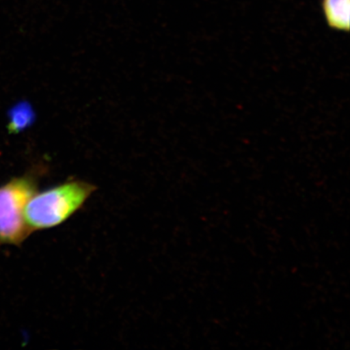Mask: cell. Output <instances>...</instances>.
Listing matches in <instances>:
<instances>
[{"label":"cell","instance_id":"1","mask_svg":"<svg viewBox=\"0 0 350 350\" xmlns=\"http://www.w3.org/2000/svg\"><path fill=\"white\" fill-rule=\"evenodd\" d=\"M96 189L97 187L89 183L72 180L37 191L25 208L29 228L34 232L63 224L83 207Z\"/></svg>","mask_w":350,"mask_h":350},{"label":"cell","instance_id":"2","mask_svg":"<svg viewBox=\"0 0 350 350\" xmlns=\"http://www.w3.org/2000/svg\"><path fill=\"white\" fill-rule=\"evenodd\" d=\"M37 191L33 175L14 178L0 186V245L21 246L33 233L25 221V208Z\"/></svg>","mask_w":350,"mask_h":350},{"label":"cell","instance_id":"3","mask_svg":"<svg viewBox=\"0 0 350 350\" xmlns=\"http://www.w3.org/2000/svg\"><path fill=\"white\" fill-rule=\"evenodd\" d=\"M321 8L329 27L349 32L350 0H322Z\"/></svg>","mask_w":350,"mask_h":350},{"label":"cell","instance_id":"4","mask_svg":"<svg viewBox=\"0 0 350 350\" xmlns=\"http://www.w3.org/2000/svg\"><path fill=\"white\" fill-rule=\"evenodd\" d=\"M35 113L31 106L27 103H21L13 107L10 112V133L16 134L29 128L33 124Z\"/></svg>","mask_w":350,"mask_h":350}]
</instances>
